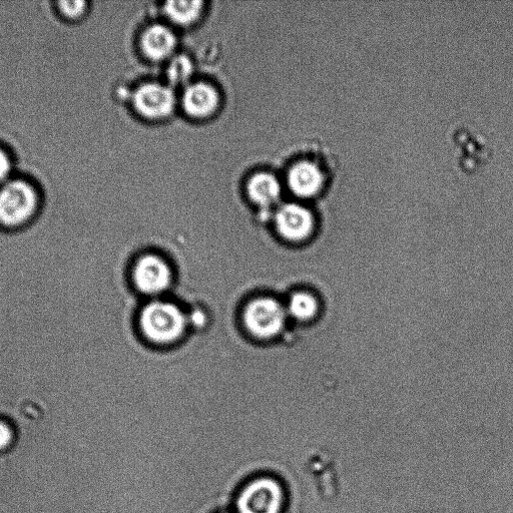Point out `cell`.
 I'll return each mask as SVG.
<instances>
[{
	"mask_svg": "<svg viewBox=\"0 0 513 513\" xmlns=\"http://www.w3.org/2000/svg\"><path fill=\"white\" fill-rule=\"evenodd\" d=\"M43 196L40 187L30 178L14 176L0 185V229L23 230L40 215Z\"/></svg>",
	"mask_w": 513,
	"mask_h": 513,
	"instance_id": "cell-1",
	"label": "cell"
},
{
	"mask_svg": "<svg viewBox=\"0 0 513 513\" xmlns=\"http://www.w3.org/2000/svg\"><path fill=\"white\" fill-rule=\"evenodd\" d=\"M140 324L149 340L158 344H169L183 335L187 318L175 304L154 301L142 311Z\"/></svg>",
	"mask_w": 513,
	"mask_h": 513,
	"instance_id": "cell-2",
	"label": "cell"
},
{
	"mask_svg": "<svg viewBox=\"0 0 513 513\" xmlns=\"http://www.w3.org/2000/svg\"><path fill=\"white\" fill-rule=\"evenodd\" d=\"M287 311L277 300L259 298L245 309L244 323L258 338H272L278 335L286 322Z\"/></svg>",
	"mask_w": 513,
	"mask_h": 513,
	"instance_id": "cell-3",
	"label": "cell"
},
{
	"mask_svg": "<svg viewBox=\"0 0 513 513\" xmlns=\"http://www.w3.org/2000/svg\"><path fill=\"white\" fill-rule=\"evenodd\" d=\"M283 489L272 478L263 477L248 484L241 492L237 508L239 513H280Z\"/></svg>",
	"mask_w": 513,
	"mask_h": 513,
	"instance_id": "cell-4",
	"label": "cell"
},
{
	"mask_svg": "<svg viewBox=\"0 0 513 513\" xmlns=\"http://www.w3.org/2000/svg\"><path fill=\"white\" fill-rule=\"evenodd\" d=\"M133 101L139 114L150 120H161L170 116L176 106L173 91L160 84L141 86L136 91Z\"/></svg>",
	"mask_w": 513,
	"mask_h": 513,
	"instance_id": "cell-5",
	"label": "cell"
},
{
	"mask_svg": "<svg viewBox=\"0 0 513 513\" xmlns=\"http://www.w3.org/2000/svg\"><path fill=\"white\" fill-rule=\"evenodd\" d=\"M133 277L141 292L147 295H159L170 287L172 271L163 259L148 255L138 261Z\"/></svg>",
	"mask_w": 513,
	"mask_h": 513,
	"instance_id": "cell-6",
	"label": "cell"
},
{
	"mask_svg": "<svg viewBox=\"0 0 513 513\" xmlns=\"http://www.w3.org/2000/svg\"><path fill=\"white\" fill-rule=\"evenodd\" d=\"M275 220L281 236L293 242L305 240L314 229L312 213L299 204L284 205L278 210Z\"/></svg>",
	"mask_w": 513,
	"mask_h": 513,
	"instance_id": "cell-7",
	"label": "cell"
},
{
	"mask_svg": "<svg viewBox=\"0 0 513 513\" xmlns=\"http://www.w3.org/2000/svg\"><path fill=\"white\" fill-rule=\"evenodd\" d=\"M325 182L324 171L311 161L297 163L288 175V185L291 191L300 198L316 196L323 190Z\"/></svg>",
	"mask_w": 513,
	"mask_h": 513,
	"instance_id": "cell-8",
	"label": "cell"
},
{
	"mask_svg": "<svg viewBox=\"0 0 513 513\" xmlns=\"http://www.w3.org/2000/svg\"><path fill=\"white\" fill-rule=\"evenodd\" d=\"M218 106L219 95L215 88L208 84H193L184 93L183 107L191 117L207 118L217 110Z\"/></svg>",
	"mask_w": 513,
	"mask_h": 513,
	"instance_id": "cell-9",
	"label": "cell"
},
{
	"mask_svg": "<svg viewBox=\"0 0 513 513\" xmlns=\"http://www.w3.org/2000/svg\"><path fill=\"white\" fill-rule=\"evenodd\" d=\"M177 39L167 27L157 25L149 28L142 37L145 55L153 61H163L175 51Z\"/></svg>",
	"mask_w": 513,
	"mask_h": 513,
	"instance_id": "cell-10",
	"label": "cell"
},
{
	"mask_svg": "<svg viewBox=\"0 0 513 513\" xmlns=\"http://www.w3.org/2000/svg\"><path fill=\"white\" fill-rule=\"evenodd\" d=\"M250 198L262 207H270L281 197V185L277 178L268 173H259L248 184Z\"/></svg>",
	"mask_w": 513,
	"mask_h": 513,
	"instance_id": "cell-11",
	"label": "cell"
},
{
	"mask_svg": "<svg viewBox=\"0 0 513 513\" xmlns=\"http://www.w3.org/2000/svg\"><path fill=\"white\" fill-rule=\"evenodd\" d=\"M203 3L198 2H170L165 6V12L174 23L180 26H189L195 23L201 13Z\"/></svg>",
	"mask_w": 513,
	"mask_h": 513,
	"instance_id": "cell-12",
	"label": "cell"
},
{
	"mask_svg": "<svg viewBox=\"0 0 513 513\" xmlns=\"http://www.w3.org/2000/svg\"><path fill=\"white\" fill-rule=\"evenodd\" d=\"M317 312L315 299L306 293H297L290 299L288 313L297 320L311 319Z\"/></svg>",
	"mask_w": 513,
	"mask_h": 513,
	"instance_id": "cell-13",
	"label": "cell"
},
{
	"mask_svg": "<svg viewBox=\"0 0 513 513\" xmlns=\"http://www.w3.org/2000/svg\"><path fill=\"white\" fill-rule=\"evenodd\" d=\"M193 72L194 67L191 60L186 56H178L172 60L167 74L172 84L182 85L190 80Z\"/></svg>",
	"mask_w": 513,
	"mask_h": 513,
	"instance_id": "cell-14",
	"label": "cell"
},
{
	"mask_svg": "<svg viewBox=\"0 0 513 513\" xmlns=\"http://www.w3.org/2000/svg\"><path fill=\"white\" fill-rule=\"evenodd\" d=\"M19 432L16 425L6 417H0V454L7 453L18 443Z\"/></svg>",
	"mask_w": 513,
	"mask_h": 513,
	"instance_id": "cell-15",
	"label": "cell"
},
{
	"mask_svg": "<svg viewBox=\"0 0 513 513\" xmlns=\"http://www.w3.org/2000/svg\"><path fill=\"white\" fill-rule=\"evenodd\" d=\"M57 7L59 14L66 20L78 21L87 14L89 4L84 0H75V2H70V0L66 2L65 0V2L58 3Z\"/></svg>",
	"mask_w": 513,
	"mask_h": 513,
	"instance_id": "cell-16",
	"label": "cell"
},
{
	"mask_svg": "<svg viewBox=\"0 0 513 513\" xmlns=\"http://www.w3.org/2000/svg\"><path fill=\"white\" fill-rule=\"evenodd\" d=\"M15 169V159L10 150L0 145V185H3L13 178Z\"/></svg>",
	"mask_w": 513,
	"mask_h": 513,
	"instance_id": "cell-17",
	"label": "cell"
}]
</instances>
